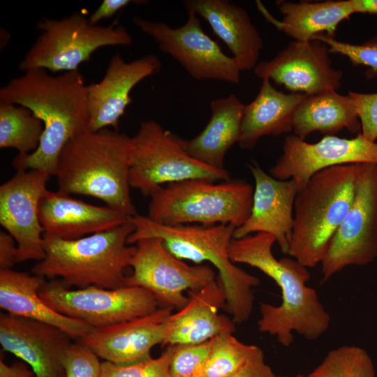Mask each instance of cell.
<instances>
[{
	"label": "cell",
	"instance_id": "8992f818",
	"mask_svg": "<svg viewBox=\"0 0 377 377\" xmlns=\"http://www.w3.org/2000/svg\"><path fill=\"white\" fill-rule=\"evenodd\" d=\"M358 164H345L314 174L299 191L288 255L306 268L320 263L349 210Z\"/></svg>",
	"mask_w": 377,
	"mask_h": 377
},
{
	"label": "cell",
	"instance_id": "e575fe53",
	"mask_svg": "<svg viewBox=\"0 0 377 377\" xmlns=\"http://www.w3.org/2000/svg\"><path fill=\"white\" fill-rule=\"evenodd\" d=\"M61 362L65 377H101L102 362L99 357L78 341L68 345Z\"/></svg>",
	"mask_w": 377,
	"mask_h": 377
},
{
	"label": "cell",
	"instance_id": "83f0119b",
	"mask_svg": "<svg viewBox=\"0 0 377 377\" xmlns=\"http://www.w3.org/2000/svg\"><path fill=\"white\" fill-rule=\"evenodd\" d=\"M278 8L283 17L277 26L300 41L312 40L320 34L334 38L339 24L355 13L351 0L281 1Z\"/></svg>",
	"mask_w": 377,
	"mask_h": 377
},
{
	"label": "cell",
	"instance_id": "836d02e7",
	"mask_svg": "<svg viewBox=\"0 0 377 377\" xmlns=\"http://www.w3.org/2000/svg\"><path fill=\"white\" fill-rule=\"evenodd\" d=\"M313 38L324 42L329 47L330 53H338L346 56L353 65H364L371 68L367 75L377 73V36L362 44H351L339 41L325 34L314 36Z\"/></svg>",
	"mask_w": 377,
	"mask_h": 377
},
{
	"label": "cell",
	"instance_id": "cb8c5ba5",
	"mask_svg": "<svg viewBox=\"0 0 377 377\" xmlns=\"http://www.w3.org/2000/svg\"><path fill=\"white\" fill-rule=\"evenodd\" d=\"M43 277L13 269L0 270V308L11 315L56 326L77 341L94 327L83 321L62 315L50 307L39 290Z\"/></svg>",
	"mask_w": 377,
	"mask_h": 377
},
{
	"label": "cell",
	"instance_id": "b9f144b4",
	"mask_svg": "<svg viewBox=\"0 0 377 377\" xmlns=\"http://www.w3.org/2000/svg\"><path fill=\"white\" fill-rule=\"evenodd\" d=\"M279 377H290V376H279ZM295 377H309L308 375L306 376V375H303V374H298Z\"/></svg>",
	"mask_w": 377,
	"mask_h": 377
},
{
	"label": "cell",
	"instance_id": "4fadbf2b",
	"mask_svg": "<svg viewBox=\"0 0 377 377\" xmlns=\"http://www.w3.org/2000/svg\"><path fill=\"white\" fill-rule=\"evenodd\" d=\"M130 262L133 268L125 286L150 291L161 306L178 311L188 302L186 291H197L214 281V269L206 265H190L172 255L158 238H144L135 243Z\"/></svg>",
	"mask_w": 377,
	"mask_h": 377
},
{
	"label": "cell",
	"instance_id": "f546056e",
	"mask_svg": "<svg viewBox=\"0 0 377 377\" xmlns=\"http://www.w3.org/2000/svg\"><path fill=\"white\" fill-rule=\"evenodd\" d=\"M204 377H231L239 371L258 347L246 344L229 332L210 339Z\"/></svg>",
	"mask_w": 377,
	"mask_h": 377
},
{
	"label": "cell",
	"instance_id": "30bf717a",
	"mask_svg": "<svg viewBox=\"0 0 377 377\" xmlns=\"http://www.w3.org/2000/svg\"><path fill=\"white\" fill-rule=\"evenodd\" d=\"M60 279L42 285L39 294L52 309L94 328L131 320L162 307L149 290L137 286L108 289L95 286L68 289Z\"/></svg>",
	"mask_w": 377,
	"mask_h": 377
},
{
	"label": "cell",
	"instance_id": "d6a6232c",
	"mask_svg": "<svg viewBox=\"0 0 377 377\" xmlns=\"http://www.w3.org/2000/svg\"><path fill=\"white\" fill-rule=\"evenodd\" d=\"M173 346H168L156 358L121 365L108 361L102 362L101 377H169Z\"/></svg>",
	"mask_w": 377,
	"mask_h": 377
},
{
	"label": "cell",
	"instance_id": "4316f807",
	"mask_svg": "<svg viewBox=\"0 0 377 377\" xmlns=\"http://www.w3.org/2000/svg\"><path fill=\"white\" fill-rule=\"evenodd\" d=\"M344 128L359 133L361 124L351 98L336 91L306 94L293 114V131L302 140L315 131L334 135Z\"/></svg>",
	"mask_w": 377,
	"mask_h": 377
},
{
	"label": "cell",
	"instance_id": "52a82bcc",
	"mask_svg": "<svg viewBox=\"0 0 377 377\" xmlns=\"http://www.w3.org/2000/svg\"><path fill=\"white\" fill-rule=\"evenodd\" d=\"M253 189L239 179L169 184L150 195L147 216L167 226L231 224L237 228L250 214Z\"/></svg>",
	"mask_w": 377,
	"mask_h": 377
},
{
	"label": "cell",
	"instance_id": "d4e9b609",
	"mask_svg": "<svg viewBox=\"0 0 377 377\" xmlns=\"http://www.w3.org/2000/svg\"><path fill=\"white\" fill-rule=\"evenodd\" d=\"M306 96L285 94L276 89L269 79H263L256 97L244 106L239 146L252 149L263 136L293 131L294 112Z\"/></svg>",
	"mask_w": 377,
	"mask_h": 377
},
{
	"label": "cell",
	"instance_id": "9c48e42d",
	"mask_svg": "<svg viewBox=\"0 0 377 377\" xmlns=\"http://www.w3.org/2000/svg\"><path fill=\"white\" fill-rule=\"evenodd\" d=\"M41 31L19 64L22 71L41 68L53 73L77 71L96 50L105 46H130L133 38L114 22L109 26L92 24L82 13L60 20L43 18Z\"/></svg>",
	"mask_w": 377,
	"mask_h": 377
},
{
	"label": "cell",
	"instance_id": "d590c367",
	"mask_svg": "<svg viewBox=\"0 0 377 377\" xmlns=\"http://www.w3.org/2000/svg\"><path fill=\"white\" fill-rule=\"evenodd\" d=\"M348 96L355 106L361 124V133L369 140H377V92L350 91Z\"/></svg>",
	"mask_w": 377,
	"mask_h": 377
},
{
	"label": "cell",
	"instance_id": "f35d334b",
	"mask_svg": "<svg viewBox=\"0 0 377 377\" xmlns=\"http://www.w3.org/2000/svg\"><path fill=\"white\" fill-rule=\"evenodd\" d=\"M131 0H104L98 8L88 17L92 24L97 25L103 20L110 18L118 11L133 2Z\"/></svg>",
	"mask_w": 377,
	"mask_h": 377
},
{
	"label": "cell",
	"instance_id": "7a4b0ae2",
	"mask_svg": "<svg viewBox=\"0 0 377 377\" xmlns=\"http://www.w3.org/2000/svg\"><path fill=\"white\" fill-rule=\"evenodd\" d=\"M275 237L258 232L232 238L228 248L231 261L258 269L280 288L281 303L278 306L260 302L259 332L276 338L283 346L293 341V332L309 341L320 337L328 329L331 317L317 292L306 285L307 268L291 258L276 259L272 253Z\"/></svg>",
	"mask_w": 377,
	"mask_h": 377
},
{
	"label": "cell",
	"instance_id": "277c9868",
	"mask_svg": "<svg viewBox=\"0 0 377 377\" xmlns=\"http://www.w3.org/2000/svg\"><path fill=\"white\" fill-rule=\"evenodd\" d=\"M135 229L128 239L129 244L144 238H158L175 256L200 265L209 262L216 268L218 279L226 293L224 309L235 323L246 322L253 312V289L260 279L233 263L228 253L235 227L231 224L167 226L147 216L136 214L129 219Z\"/></svg>",
	"mask_w": 377,
	"mask_h": 377
},
{
	"label": "cell",
	"instance_id": "5b68a950",
	"mask_svg": "<svg viewBox=\"0 0 377 377\" xmlns=\"http://www.w3.org/2000/svg\"><path fill=\"white\" fill-rule=\"evenodd\" d=\"M130 222L76 239L43 234L45 256L31 274L59 277L66 286L80 288L95 286L114 289L125 286L124 269L135 251L128 239L134 231Z\"/></svg>",
	"mask_w": 377,
	"mask_h": 377
},
{
	"label": "cell",
	"instance_id": "603a6c76",
	"mask_svg": "<svg viewBox=\"0 0 377 377\" xmlns=\"http://www.w3.org/2000/svg\"><path fill=\"white\" fill-rule=\"evenodd\" d=\"M183 4L208 22L232 52L240 71L255 68L263 40L244 8L228 0H186Z\"/></svg>",
	"mask_w": 377,
	"mask_h": 377
},
{
	"label": "cell",
	"instance_id": "8d00e7d4",
	"mask_svg": "<svg viewBox=\"0 0 377 377\" xmlns=\"http://www.w3.org/2000/svg\"><path fill=\"white\" fill-rule=\"evenodd\" d=\"M231 377H279L265 362L263 350L258 347L242 368Z\"/></svg>",
	"mask_w": 377,
	"mask_h": 377
},
{
	"label": "cell",
	"instance_id": "7402d4cb",
	"mask_svg": "<svg viewBox=\"0 0 377 377\" xmlns=\"http://www.w3.org/2000/svg\"><path fill=\"white\" fill-rule=\"evenodd\" d=\"M188 293L186 305L167 318L163 345L198 344L222 332L234 333L233 320L218 313L226 301L218 278L199 290Z\"/></svg>",
	"mask_w": 377,
	"mask_h": 377
},
{
	"label": "cell",
	"instance_id": "6da1fadb",
	"mask_svg": "<svg viewBox=\"0 0 377 377\" xmlns=\"http://www.w3.org/2000/svg\"><path fill=\"white\" fill-rule=\"evenodd\" d=\"M0 102L27 108L44 126L38 148L30 154H17L13 168L54 176L64 146L87 129V85L82 74L74 71L54 76L41 68L27 71L1 88Z\"/></svg>",
	"mask_w": 377,
	"mask_h": 377
},
{
	"label": "cell",
	"instance_id": "ab89813d",
	"mask_svg": "<svg viewBox=\"0 0 377 377\" xmlns=\"http://www.w3.org/2000/svg\"><path fill=\"white\" fill-rule=\"evenodd\" d=\"M0 377H36L32 370H29L24 363L18 362L8 365L1 359Z\"/></svg>",
	"mask_w": 377,
	"mask_h": 377
},
{
	"label": "cell",
	"instance_id": "8fae6325",
	"mask_svg": "<svg viewBox=\"0 0 377 377\" xmlns=\"http://www.w3.org/2000/svg\"><path fill=\"white\" fill-rule=\"evenodd\" d=\"M377 258V165L358 164L352 205L333 236L321 264L322 282L344 268Z\"/></svg>",
	"mask_w": 377,
	"mask_h": 377
},
{
	"label": "cell",
	"instance_id": "ffe728a7",
	"mask_svg": "<svg viewBox=\"0 0 377 377\" xmlns=\"http://www.w3.org/2000/svg\"><path fill=\"white\" fill-rule=\"evenodd\" d=\"M172 310L162 306L140 318L94 328L77 341L105 361L121 365L142 362L151 357L153 347L163 345L166 320Z\"/></svg>",
	"mask_w": 377,
	"mask_h": 377
},
{
	"label": "cell",
	"instance_id": "e0dca14e",
	"mask_svg": "<svg viewBox=\"0 0 377 377\" xmlns=\"http://www.w3.org/2000/svg\"><path fill=\"white\" fill-rule=\"evenodd\" d=\"M161 68L159 58L153 54L129 62L119 54L114 55L103 79L87 85V130L98 131L108 127L118 130L119 119L132 102V89Z\"/></svg>",
	"mask_w": 377,
	"mask_h": 377
},
{
	"label": "cell",
	"instance_id": "3957f363",
	"mask_svg": "<svg viewBox=\"0 0 377 377\" xmlns=\"http://www.w3.org/2000/svg\"><path fill=\"white\" fill-rule=\"evenodd\" d=\"M132 137L87 129L63 148L55 173L58 191L96 198L128 217L138 214L130 193Z\"/></svg>",
	"mask_w": 377,
	"mask_h": 377
},
{
	"label": "cell",
	"instance_id": "7c38bea8",
	"mask_svg": "<svg viewBox=\"0 0 377 377\" xmlns=\"http://www.w3.org/2000/svg\"><path fill=\"white\" fill-rule=\"evenodd\" d=\"M186 11V22L177 28L139 16L133 17V22L195 80L239 83L241 71L233 57L226 55L203 31L195 13L189 9Z\"/></svg>",
	"mask_w": 377,
	"mask_h": 377
},
{
	"label": "cell",
	"instance_id": "5bb4252c",
	"mask_svg": "<svg viewBox=\"0 0 377 377\" xmlns=\"http://www.w3.org/2000/svg\"><path fill=\"white\" fill-rule=\"evenodd\" d=\"M377 165V142L367 140L361 133L351 138L325 135L309 143L296 135L287 136L282 153L269 170L279 180L293 179L300 190L316 172L345 164Z\"/></svg>",
	"mask_w": 377,
	"mask_h": 377
},
{
	"label": "cell",
	"instance_id": "74e56055",
	"mask_svg": "<svg viewBox=\"0 0 377 377\" xmlns=\"http://www.w3.org/2000/svg\"><path fill=\"white\" fill-rule=\"evenodd\" d=\"M17 244L6 230L0 232V270L13 269L17 263Z\"/></svg>",
	"mask_w": 377,
	"mask_h": 377
},
{
	"label": "cell",
	"instance_id": "44dd1931",
	"mask_svg": "<svg viewBox=\"0 0 377 377\" xmlns=\"http://www.w3.org/2000/svg\"><path fill=\"white\" fill-rule=\"evenodd\" d=\"M39 217L45 234L69 240L112 229L131 218L108 206L47 189L39 203Z\"/></svg>",
	"mask_w": 377,
	"mask_h": 377
},
{
	"label": "cell",
	"instance_id": "ba28073f",
	"mask_svg": "<svg viewBox=\"0 0 377 377\" xmlns=\"http://www.w3.org/2000/svg\"><path fill=\"white\" fill-rule=\"evenodd\" d=\"M132 142L129 184L144 195L150 196L165 184L189 179H230L227 170L193 158L186 149L185 140L154 120L142 121Z\"/></svg>",
	"mask_w": 377,
	"mask_h": 377
},
{
	"label": "cell",
	"instance_id": "1f68e13d",
	"mask_svg": "<svg viewBox=\"0 0 377 377\" xmlns=\"http://www.w3.org/2000/svg\"><path fill=\"white\" fill-rule=\"evenodd\" d=\"M210 344L209 340L198 344L171 345L169 377H204Z\"/></svg>",
	"mask_w": 377,
	"mask_h": 377
},
{
	"label": "cell",
	"instance_id": "4dcf8cb0",
	"mask_svg": "<svg viewBox=\"0 0 377 377\" xmlns=\"http://www.w3.org/2000/svg\"><path fill=\"white\" fill-rule=\"evenodd\" d=\"M309 377H375V367L362 348L343 345L330 350Z\"/></svg>",
	"mask_w": 377,
	"mask_h": 377
},
{
	"label": "cell",
	"instance_id": "484cf974",
	"mask_svg": "<svg viewBox=\"0 0 377 377\" xmlns=\"http://www.w3.org/2000/svg\"><path fill=\"white\" fill-rule=\"evenodd\" d=\"M244 106L233 94L213 100L206 126L198 135L185 140L188 154L208 166L225 169V156L239 141Z\"/></svg>",
	"mask_w": 377,
	"mask_h": 377
},
{
	"label": "cell",
	"instance_id": "2e32d148",
	"mask_svg": "<svg viewBox=\"0 0 377 377\" xmlns=\"http://www.w3.org/2000/svg\"><path fill=\"white\" fill-rule=\"evenodd\" d=\"M330 53L328 46L318 39L294 40L271 60L258 64L254 73L293 92L312 95L336 91L343 73L332 67Z\"/></svg>",
	"mask_w": 377,
	"mask_h": 377
},
{
	"label": "cell",
	"instance_id": "f1b7e54d",
	"mask_svg": "<svg viewBox=\"0 0 377 377\" xmlns=\"http://www.w3.org/2000/svg\"><path fill=\"white\" fill-rule=\"evenodd\" d=\"M44 130L42 121L22 105L0 102V147L12 148L18 154L34 152Z\"/></svg>",
	"mask_w": 377,
	"mask_h": 377
},
{
	"label": "cell",
	"instance_id": "d6986e66",
	"mask_svg": "<svg viewBox=\"0 0 377 377\" xmlns=\"http://www.w3.org/2000/svg\"><path fill=\"white\" fill-rule=\"evenodd\" d=\"M248 167L255 182L252 207L246 220L235 228L233 237L269 233L275 237L281 252L288 254L294 223V203L300 188L293 179L273 177L256 162Z\"/></svg>",
	"mask_w": 377,
	"mask_h": 377
},
{
	"label": "cell",
	"instance_id": "ac0fdd59",
	"mask_svg": "<svg viewBox=\"0 0 377 377\" xmlns=\"http://www.w3.org/2000/svg\"><path fill=\"white\" fill-rule=\"evenodd\" d=\"M71 339L56 326L8 313L0 314L2 348L28 364L36 377H65L61 358Z\"/></svg>",
	"mask_w": 377,
	"mask_h": 377
},
{
	"label": "cell",
	"instance_id": "60d3db41",
	"mask_svg": "<svg viewBox=\"0 0 377 377\" xmlns=\"http://www.w3.org/2000/svg\"><path fill=\"white\" fill-rule=\"evenodd\" d=\"M355 13L377 14V0H351Z\"/></svg>",
	"mask_w": 377,
	"mask_h": 377
},
{
	"label": "cell",
	"instance_id": "9a60e30c",
	"mask_svg": "<svg viewBox=\"0 0 377 377\" xmlns=\"http://www.w3.org/2000/svg\"><path fill=\"white\" fill-rule=\"evenodd\" d=\"M50 177L37 170H17L0 186V223L17 244V263L45 258L39 203Z\"/></svg>",
	"mask_w": 377,
	"mask_h": 377
}]
</instances>
